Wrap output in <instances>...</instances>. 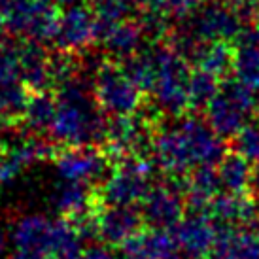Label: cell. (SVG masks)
Returning a JSON list of instances; mask_svg holds the SVG:
<instances>
[{"instance_id": "35", "label": "cell", "mask_w": 259, "mask_h": 259, "mask_svg": "<svg viewBox=\"0 0 259 259\" xmlns=\"http://www.w3.org/2000/svg\"><path fill=\"white\" fill-rule=\"evenodd\" d=\"M253 195H255V202L259 204V174L255 176V182H253Z\"/></svg>"}, {"instance_id": "4", "label": "cell", "mask_w": 259, "mask_h": 259, "mask_svg": "<svg viewBox=\"0 0 259 259\" xmlns=\"http://www.w3.org/2000/svg\"><path fill=\"white\" fill-rule=\"evenodd\" d=\"M91 93L102 114L112 117L137 114L144 101L140 87L114 61H104L97 66L91 79Z\"/></svg>"}, {"instance_id": "7", "label": "cell", "mask_w": 259, "mask_h": 259, "mask_svg": "<svg viewBox=\"0 0 259 259\" xmlns=\"http://www.w3.org/2000/svg\"><path fill=\"white\" fill-rule=\"evenodd\" d=\"M155 131L157 129L150 123V117L144 114L112 117L108 121L104 146L115 163L131 157H146L153 146Z\"/></svg>"}, {"instance_id": "12", "label": "cell", "mask_w": 259, "mask_h": 259, "mask_svg": "<svg viewBox=\"0 0 259 259\" xmlns=\"http://www.w3.org/2000/svg\"><path fill=\"white\" fill-rule=\"evenodd\" d=\"M55 220L44 214H23L10 227V244L14 252H21L34 257L51 259Z\"/></svg>"}, {"instance_id": "21", "label": "cell", "mask_w": 259, "mask_h": 259, "mask_svg": "<svg viewBox=\"0 0 259 259\" xmlns=\"http://www.w3.org/2000/svg\"><path fill=\"white\" fill-rule=\"evenodd\" d=\"M21 59V81L30 93L48 91L53 87L51 81V57L46 53L42 46L36 42L25 44L19 48Z\"/></svg>"}, {"instance_id": "36", "label": "cell", "mask_w": 259, "mask_h": 259, "mask_svg": "<svg viewBox=\"0 0 259 259\" xmlns=\"http://www.w3.org/2000/svg\"><path fill=\"white\" fill-rule=\"evenodd\" d=\"M253 101H255V110L259 112V87L253 91Z\"/></svg>"}, {"instance_id": "3", "label": "cell", "mask_w": 259, "mask_h": 259, "mask_svg": "<svg viewBox=\"0 0 259 259\" xmlns=\"http://www.w3.org/2000/svg\"><path fill=\"white\" fill-rule=\"evenodd\" d=\"M189 78L191 68L182 53L174 48L157 50V79L151 91L155 108L170 117H182L189 112Z\"/></svg>"}, {"instance_id": "37", "label": "cell", "mask_w": 259, "mask_h": 259, "mask_svg": "<svg viewBox=\"0 0 259 259\" xmlns=\"http://www.w3.org/2000/svg\"><path fill=\"white\" fill-rule=\"evenodd\" d=\"M4 27H6V25H4V19L0 17V36H2V30H4Z\"/></svg>"}, {"instance_id": "33", "label": "cell", "mask_w": 259, "mask_h": 259, "mask_svg": "<svg viewBox=\"0 0 259 259\" xmlns=\"http://www.w3.org/2000/svg\"><path fill=\"white\" fill-rule=\"evenodd\" d=\"M79 259H119L112 252V248L110 246H104V244H93L85 248L83 253H81V257Z\"/></svg>"}, {"instance_id": "31", "label": "cell", "mask_w": 259, "mask_h": 259, "mask_svg": "<svg viewBox=\"0 0 259 259\" xmlns=\"http://www.w3.org/2000/svg\"><path fill=\"white\" fill-rule=\"evenodd\" d=\"M220 78L202 70H191L189 78V108L191 110H206L210 102L220 91Z\"/></svg>"}, {"instance_id": "1", "label": "cell", "mask_w": 259, "mask_h": 259, "mask_svg": "<svg viewBox=\"0 0 259 259\" xmlns=\"http://www.w3.org/2000/svg\"><path fill=\"white\" fill-rule=\"evenodd\" d=\"M223 157V138L197 117H178L155 131L151 159L172 178L186 176L197 166H216Z\"/></svg>"}, {"instance_id": "27", "label": "cell", "mask_w": 259, "mask_h": 259, "mask_svg": "<svg viewBox=\"0 0 259 259\" xmlns=\"http://www.w3.org/2000/svg\"><path fill=\"white\" fill-rule=\"evenodd\" d=\"M55 112H57V99L48 91H34L27 99L21 121L34 135H40L44 131L50 133L51 123L55 119Z\"/></svg>"}, {"instance_id": "34", "label": "cell", "mask_w": 259, "mask_h": 259, "mask_svg": "<svg viewBox=\"0 0 259 259\" xmlns=\"http://www.w3.org/2000/svg\"><path fill=\"white\" fill-rule=\"evenodd\" d=\"M8 242H10V237L8 233L2 227H0V259H6L8 257Z\"/></svg>"}, {"instance_id": "24", "label": "cell", "mask_w": 259, "mask_h": 259, "mask_svg": "<svg viewBox=\"0 0 259 259\" xmlns=\"http://www.w3.org/2000/svg\"><path fill=\"white\" fill-rule=\"evenodd\" d=\"M97 40L104 44V50L108 51L112 61L125 63L142 51L140 48H142V40H144V30L133 23L123 21L112 29L104 30L102 34H99Z\"/></svg>"}, {"instance_id": "28", "label": "cell", "mask_w": 259, "mask_h": 259, "mask_svg": "<svg viewBox=\"0 0 259 259\" xmlns=\"http://www.w3.org/2000/svg\"><path fill=\"white\" fill-rule=\"evenodd\" d=\"M83 237L74 225V222L66 218L55 220L53 231V244H51V259H79L83 253Z\"/></svg>"}, {"instance_id": "18", "label": "cell", "mask_w": 259, "mask_h": 259, "mask_svg": "<svg viewBox=\"0 0 259 259\" xmlns=\"http://www.w3.org/2000/svg\"><path fill=\"white\" fill-rule=\"evenodd\" d=\"M259 204L248 195L220 193L210 202L208 212L222 227H253L259 222Z\"/></svg>"}, {"instance_id": "22", "label": "cell", "mask_w": 259, "mask_h": 259, "mask_svg": "<svg viewBox=\"0 0 259 259\" xmlns=\"http://www.w3.org/2000/svg\"><path fill=\"white\" fill-rule=\"evenodd\" d=\"M212 253L227 259H259V231L255 227H222Z\"/></svg>"}, {"instance_id": "15", "label": "cell", "mask_w": 259, "mask_h": 259, "mask_svg": "<svg viewBox=\"0 0 259 259\" xmlns=\"http://www.w3.org/2000/svg\"><path fill=\"white\" fill-rule=\"evenodd\" d=\"M182 252L172 231L140 229L121 246V259H180Z\"/></svg>"}, {"instance_id": "26", "label": "cell", "mask_w": 259, "mask_h": 259, "mask_svg": "<svg viewBox=\"0 0 259 259\" xmlns=\"http://www.w3.org/2000/svg\"><path fill=\"white\" fill-rule=\"evenodd\" d=\"M218 174L222 182V189L227 193L246 195L253 187L255 172L250 161L240 157L238 153H225V157L218 163Z\"/></svg>"}, {"instance_id": "19", "label": "cell", "mask_w": 259, "mask_h": 259, "mask_svg": "<svg viewBox=\"0 0 259 259\" xmlns=\"http://www.w3.org/2000/svg\"><path fill=\"white\" fill-rule=\"evenodd\" d=\"M240 36V21L222 8H210L202 12L193 25L189 38L195 42H229Z\"/></svg>"}, {"instance_id": "9", "label": "cell", "mask_w": 259, "mask_h": 259, "mask_svg": "<svg viewBox=\"0 0 259 259\" xmlns=\"http://www.w3.org/2000/svg\"><path fill=\"white\" fill-rule=\"evenodd\" d=\"M53 165L61 182L91 186L108 176V157L97 146H66L53 155Z\"/></svg>"}, {"instance_id": "30", "label": "cell", "mask_w": 259, "mask_h": 259, "mask_svg": "<svg viewBox=\"0 0 259 259\" xmlns=\"http://www.w3.org/2000/svg\"><path fill=\"white\" fill-rule=\"evenodd\" d=\"M29 95L30 91L23 85V81L0 79V125L21 119Z\"/></svg>"}, {"instance_id": "8", "label": "cell", "mask_w": 259, "mask_h": 259, "mask_svg": "<svg viewBox=\"0 0 259 259\" xmlns=\"http://www.w3.org/2000/svg\"><path fill=\"white\" fill-rule=\"evenodd\" d=\"M2 19L14 34L36 44L53 40L59 25L55 10L42 0H14L4 8Z\"/></svg>"}, {"instance_id": "13", "label": "cell", "mask_w": 259, "mask_h": 259, "mask_svg": "<svg viewBox=\"0 0 259 259\" xmlns=\"http://www.w3.org/2000/svg\"><path fill=\"white\" fill-rule=\"evenodd\" d=\"M51 155L53 148L42 138L21 137L8 142L4 151L0 153V187L14 184L21 178L27 168L50 159Z\"/></svg>"}, {"instance_id": "14", "label": "cell", "mask_w": 259, "mask_h": 259, "mask_svg": "<svg viewBox=\"0 0 259 259\" xmlns=\"http://www.w3.org/2000/svg\"><path fill=\"white\" fill-rule=\"evenodd\" d=\"M142 214L135 206H104L101 204L95 216V238L104 246L121 248L131 237L142 229Z\"/></svg>"}, {"instance_id": "10", "label": "cell", "mask_w": 259, "mask_h": 259, "mask_svg": "<svg viewBox=\"0 0 259 259\" xmlns=\"http://www.w3.org/2000/svg\"><path fill=\"white\" fill-rule=\"evenodd\" d=\"M186 195L174 182L155 184L140 202V214L144 223L155 229H174L186 216Z\"/></svg>"}, {"instance_id": "29", "label": "cell", "mask_w": 259, "mask_h": 259, "mask_svg": "<svg viewBox=\"0 0 259 259\" xmlns=\"http://www.w3.org/2000/svg\"><path fill=\"white\" fill-rule=\"evenodd\" d=\"M123 68L142 93H151L157 79V50L140 51L129 61H125Z\"/></svg>"}, {"instance_id": "2", "label": "cell", "mask_w": 259, "mask_h": 259, "mask_svg": "<svg viewBox=\"0 0 259 259\" xmlns=\"http://www.w3.org/2000/svg\"><path fill=\"white\" fill-rule=\"evenodd\" d=\"M57 112L51 123L50 135L59 144L66 146H95L104 144L108 121L97 106L91 87L81 78L59 87Z\"/></svg>"}, {"instance_id": "32", "label": "cell", "mask_w": 259, "mask_h": 259, "mask_svg": "<svg viewBox=\"0 0 259 259\" xmlns=\"http://www.w3.org/2000/svg\"><path fill=\"white\" fill-rule=\"evenodd\" d=\"M233 140V151L240 157L250 161L252 165H259V125H246L231 138Z\"/></svg>"}, {"instance_id": "5", "label": "cell", "mask_w": 259, "mask_h": 259, "mask_svg": "<svg viewBox=\"0 0 259 259\" xmlns=\"http://www.w3.org/2000/svg\"><path fill=\"white\" fill-rule=\"evenodd\" d=\"M157 165L153 159L131 157L115 163V168L104 178L97 191L104 206H135L146 199L151 189V178Z\"/></svg>"}, {"instance_id": "25", "label": "cell", "mask_w": 259, "mask_h": 259, "mask_svg": "<svg viewBox=\"0 0 259 259\" xmlns=\"http://www.w3.org/2000/svg\"><path fill=\"white\" fill-rule=\"evenodd\" d=\"M189 59L197 70L223 78L233 72L235 50L227 42H199L191 50Z\"/></svg>"}, {"instance_id": "16", "label": "cell", "mask_w": 259, "mask_h": 259, "mask_svg": "<svg viewBox=\"0 0 259 259\" xmlns=\"http://www.w3.org/2000/svg\"><path fill=\"white\" fill-rule=\"evenodd\" d=\"M95 38H97V21L93 19V15L83 8H72L59 19L53 40L57 42V48H61V51L74 55L85 50Z\"/></svg>"}, {"instance_id": "23", "label": "cell", "mask_w": 259, "mask_h": 259, "mask_svg": "<svg viewBox=\"0 0 259 259\" xmlns=\"http://www.w3.org/2000/svg\"><path fill=\"white\" fill-rule=\"evenodd\" d=\"M235 79L255 91L259 87V29L248 30L238 36L233 59Z\"/></svg>"}, {"instance_id": "11", "label": "cell", "mask_w": 259, "mask_h": 259, "mask_svg": "<svg viewBox=\"0 0 259 259\" xmlns=\"http://www.w3.org/2000/svg\"><path fill=\"white\" fill-rule=\"evenodd\" d=\"M172 233L186 259H208L216 248L220 227L206 210H191Z\"/></svg>"}, {"instance_id": "17", "label": "cell", "mask_w": 259, "mask_h": 259, "mask_svg": "<svg viewBox=\"0 0 259 259\" xmlns=\"http://www.w3.org/2000/svg\"><path fill=\"white\" fill-rule=\"evenodd\" d=\"M51 206L57 210L61 218L70 222H78L81 218L93 214L101 206L99 195L93 193L85 184L74 182H61L50 195Z\"/></svg>"}, {"instance_id": "20", "label": "cell", "mask_w": 259, "mask_h": 259, "mask_svg": "<svg viewBox=\"0 0 259 259\" xmlns=\"http://www.w3.org/2000/svg\"><path fill=\"white\" fill-rule=\"evenodd\" d=\"M222 189L220 174L216 166H197L186 174L182 191L191 210H208L210 202L216 199Z\"/></svg>"}, {"instance_id": "6", "label": "cell", "mask_w": 259, "mask_h": 259, "mask_svg": "<svg viewBox=\"0 0 259 259\" xmlns=\"http://www.w3.org/2000/svg\"><path fill=\"white\" fill-rule=\"evenodd\" d=\"M255 110L253 91L238 79H227L220 85L214 101L206 106V123L225 140L233 138L248 125V117Z\"/></svg>"}]
</instances>
